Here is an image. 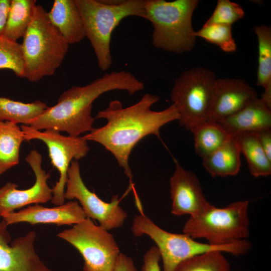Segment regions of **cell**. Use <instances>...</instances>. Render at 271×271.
<instances>
[{"label": "cell", "instance_id": "obj_27", "mask_svg": "<svg viewBox=\"0 0 271 271\" xmlns=\"http://www.w3.org/2000/svg\"><path fill=\"white\" fill-rule=\"evenodd\" d=\"M0 69H8L25 78V63L21 44L0 36Z\"/></svg>", "mask_w": 271, "mask_h": 271}, {"label": "cell", "instance_id": "obj_23", "mask_svg": "<svg viewBox=\"0 0 271 271\" xmlns=\"http://www.w3.org/2000/svg\"><path fill=\"white\" fill-rule=\"evenodd\" d=\"M193 133L196 154L202 159L211 155L231 137L218 123L206 120L193 126Z\"/></svg>", "mask_w": 271, "mask_h": 271}, {"label": "cell", "instance_id": "obj_33", "mask_svg": "<svg viewBox=\"0 0 271 271\" xmlns=\"http://www.w3.org/2000/svg\"><path fill=\"white\" fill-rule=\"evenodd\" d=\"M10 4L11 0H0V36L5 30Z\"/></svg>", "mask_w": 271, "mask_h": 271}, {"label": "cell", "instance_id": "obj_28", "mask_svg": "<svg viewBox=\"0 0 271 271\" xmlns=\"http://www.w3.org/2000/svg\"><path fill=\"white\" fill-rule=\"evenodd\" d=\"M195 36L216 45L224 52L230 53L235 52L236 50V44L232 37L231 25H203L201 29L195 32Z\"/></svg>", "mask_w": 271, "mask_h": 271}, {"label": "cell", "instance_id": "obj_14", "mask_svg": "<svg viewBox=\"0 0 271 271\" xmlns=\"http://www.w3.org/2000/svg\"><path fill=\"white\" fill-rule=\"evenodd\" d=\"M257 97L255 90L244 79L216 78L207 120L218 122L235 113Z\"/></svg>", "mask_w": 271, "mask_h": 271}, {"label": "cell", "instance_id": "obj_12", "mask_svg": "<svg viewBox=\"0 0 271 271\" xmlns=\"http://www.w3.org/2000/svg\"><path fill=\"white\" fill-rule=\"evenodd\" d=\"M32 169L36 181L30 188L17 189L18 185L8 182L0 188V217L25 206L45 203L51 200L52 189L48 185L50 175L42 168V157L36 150H32L25 158Z\"/></svg>", "mask_w": 271, "mask_h": 271}, {"label": "cell", "instance_id": "obj_7", "mask_svg": "<svg viewBox=\"0 0 271 271\" xmlns=\"http://www.w3.org/2000/svg\"><path fill=\"white\" fill-rule=\"evenodd\" d=\"M131 231L136 236L147 235L155 242L160 253L163 271H173L182 261L207 251L220 250L240 256L247 253L251 248V243L247 240L222 246L200 242L185 233L164 230L144 213L134 217Z\"/></svg>", "mask_w": 271, "mask_h": 271}, {"label": "cell", "instance_id": "obj_18", "mask_svg": "<svg viewBox=\"0 0 271 271\" xmlns=\"http://www.w3.org/2000/svg\"><path fill=\"white\" fill-rule=\"evenodd\" d=\"M47 15L69 44L80 43L86 37L83 20L75 0H55Z\"/></svg>", "mask_w": 271, "mask_h": 271}, {"label": "cell", "instance_id": "obj_8", "mask_svg": "<svg viewBox=\"0 0 271 271\" xmlns=\"http://www.w3.org/2000/svg\"><path fill=\"white\" fill-rule=\"evenodd\" d=\"M216 79L213 71L200 67L183 71L175 80L171 99L178 110L179 124L187 130L207 120Z\"/></svg>", "mask_w": 271, "mask_h": 271}, {"label": "cell", "instance_id": "obj_17", "mask_svg": "<svg viewBox=\"0 0 271 271\" xmlns=\"http://www.w3.org/2000/svg\"><path fill=\"white\" fill-rule=\"evenodd\" d=\"M217 123L231 135L271 128V109L257 97L235 113Z\"/></svg>", "mask_w": 271, "mask_h": 271}, {"label": "cell", "instance_id": "obj_15", "mask_svg": "<svg viewBox=\"0 0 271 271\" xmlns=\"http://www.w3.org/2000/svg\"><path fill=\"white\" fill-rule=\"evenodd\" d=\"M174 161L175 169L170 179L171 213L176 216L197 214L210 203L196 175L185 169L175 158Z\"/></svg>", "mask_w": 271, "mask_h": 271}, {"label": "cell", "instance_id": "obj_22", "mask_svg": "<svg viewBox=\"0 0 271 271\" xmlns=\"http://www.w3.org/2000/svg\"><path fill=\"white\" fill-rule=\"evenodd\" d=\"M240 152L245 157L250 173L254 177H265L271 174V160L262 149L257 138L252 132L232 135Z\"/></svg>", "mask_w": 271, "mask_h": 271}, {"label": "cell", "instance_id": "obj_3", "mask_svg": "<svg viewBox=\"0 0 271 271\" xmlns=\"http://www.w3.org/2000/svg\"><path fill=\"white\" fill-rule=\"evenodd\" d=\"M83 20L86 37L95 54L98 67L108 70L112 64L110 41L112 32L129 16L144 19L145 0H75Z\"/></svg>", "mask_w": 271, "mask_h": 271}, {"label": "cell", "instance_id": "obj_32", "mask_svg": "<svg viewBox=\"0 0 271 271\" xmlns=\"http://www.w3.org/2000/svg\"><path fill=\"white\" fill-rule=\"evenodd\" d=\"M113 271H138L132 259L120 252Z\"/></svg>", "mask_w": 271, "mask_h": 271}, {"label": "cell", "instance_id": "obj_29", "mask_svg": "<svg viewBox=\"0 0 271 271\" xmlns=\"http://www.w3.org/2000/svg\"><path fill=\"white\" fill-rule=\"evenodd\" d=\"M242 7L229 0H218L216 8L204 25L221 24L231 25L244 16Z\"/></svg>", "mask_w": 271, "mask_h": 271}, {"label": "cell", "instance_id": "obj_9", "mask_svg": "<svg viewBox=\"0 0 271 271\" xmlns=\"http://www.w3.org/2000/svg\"><path fill=\"white\" fill-rule=\"evenodd\" d=\"M58 236L73 246L84 260V271H113L120 253L108 230L86 217Z\"/></svg>", "mask_w": 271, "mask_h": 271}, {"label": "cell", "instance_id": "obj_24", "mask_svg": "<svg viewBox=\"0 0 271 271\" xmlns=\"http://www.w3.org/2000/svg\"><path fill=\"white\" fill-rule=\"evenodd\" d=\"M37 5L35 0H11L3 36L14 41L23 37L33 19Z\"/></svg>", "mask_w": 271, "mask_h": 271}, {"label": "cell", "instance_id": "obj_4", "mask_svg": "<svg viewBox=\"0 0 271 271\" xmlns=\"http://www.w3.org/2000/svg\"><path fill=\"white\" fill-rule=\"evenodd\" d=\"M198 3V0H145L144 19L153 27V46L178 54L191 50L197 38L192 19Z\"/></svg>", "mask_w": 271, "mask_h": 271}, {"label": "cell", "instance_id": "obj_11", "mask_svg": "<svg viewBox=\"0 0 271 271\" xmlns=\"http://www.w3.org/2000/svg\"><path fill=\"white\" fill-rule=\"evenodd\" d=\"M65 187V200H78L86 217L97 220L103 228L109 231L124 223L127 213L120 205L118 196H113L110 202H106L90 191L82 179L77 161L73 160L70 164Z\"/></svg>", "mask_w": 271, "mask_h": 271}, {"label": "cell", "instance_id": "obj_6", "mask_svg": "<svg viewBox=\"0 0 271 271\" xmlns=\"http://www.w3.org/2000/svg\"><path fill=\"white\" fill-rule=\"evenodd\" d=\"M249 201L240 200L223 208L210 204L189 216L183 232L193 239L204 238L215 246L230 244L249 236Z\"/></svg>", "mask_w": 271, "mask_h": 271}, {"label": "cell", "instance_id": "obj_13", "mask_svg": "<svg viewBox=\"0 0 271 271\" xmlns=\"http://www.w3.org/2000/svg\"><path fill=\"white\" fill-rule=\"evenodd\" d=\"M8 226L4 219L0 222V271H51L36 252L35 231H29L10 244Z\"/></svg>", "mask_w": 271, "mask_h": 271}, {"label": "cell", "instance_id": "obj_25", "mask_svg": "<svg viewBox=\"0 0 271 271\" xmlns=\"http://www.w3.org/2000/svg\"><path fill=\"white\" fill-rule=\"evenodd\" d=\"M40 100L24 103L0 97V121H8L29 125L48 107Z\"/></svg>", "mask_w": 271, "mask_h": 271}, {"label": "cell", "instance_id": "obj_16", "mask_svg": "<svg viewBox=\"0 0 271 271\" xmlns=\"http://www.w3.org/2000/svg\"><path fill=\"white\" fill-rule=\"evenodd\" d=\"M8 225L20 222H27L31 225L54 224L58 226L74 225L86 218L79 202L69 201L52 208L40 205H29L17 212H12L2 217Z\"/></svg>", "mask_w": 271, "mask_h": 271}, {"label": "cell", "instance_id": "obj_5", "mask_svg": "<svg viewBox=\"0 0 271 271\" xmlns=\"http://www.w3.org/2000/svg\"><path fill=\"white\" fill-rule=\"evenodd\" d=\"M21 45L25 78L35 82L55 73L63 62L69 44L51 24L44 8L37 5Z\"/></svg>", "mask_w": 271, "mask_h": 271}, {"label": "cell", "instance_id": "obj_20", "mask_svg": "<svg viewBox=\"0 0 271 271\" xmlns=\"http://www.w3.org/2000/svg\"><path fill=\"white\" fill-rule=\"evenodd\" d=\"M258 41L256 85L263 87L260 99L271 109V28L261 25L254 27Z\"/></svg>", "mask_w": 271, "mask_h": 271}, {"label": "cell", "instance_id": "obj_31", "mask_svg": "<svg viewBox=\"0 0 271 271\" xmlns=\"http://www.w3.org/2000/svg\"><path fill=\"white\" fill-rule=\"evenodd\" d=\"M252 133L255 134L263 151L271 160V128L263 129Z\"/></svg>", "mask_w": 271, "mask_h": 271}, {"label": "cell", "instance_id": "obj_1", "mask_svg": "<svg viewBox=\"0 0 271 271\" xmlns=\"http://www.w3.org/2000/svg\"><path fill=\"white\" fill-rule=\"evenodd\" d=\"M159 99L157 95L146 93L138 102L127 107H123L118 100H112L95 117L105 119L106 123L83 136L87 141L101 144L110 152L131 182L132 174L128 161L135 146L150 134L160 138V129L163 125L179 119L178 110L173 103L161 111L152 110L151 107Z\"/></svg>", "mask_w": 271, "mask_h": 271}, {"label": "cell", "instance_id": "obj_26", "mask_svg": "<svg viewBox=\"0 0 271 271\" xmlns=\"http://www.w3.org/2000/svg\"><path fill=\"white\" fill-rule=\"evenodd\" d=\"M222 251L211 250L188 258L173 271H230V265Z\"/></svg>", "mask_w": 271, "mask_h": 271}, {"label": "cell", "instance_id": "obj_30", "mask_svg": "<svg viewBox=\"0 0 271 271\" xmlns=\"http://www.w3.org/2000/svg\"><path fill=\"white\" fill-rule=\"evenodd\" d=\"M160 253L156 246L150 248L145 253L143 258L142 271H161Z\"/></svg>", "mask_w": 271, "mask_h": 271}, {"label": "cell", "instance_id": "obj_10", "mask_svg": "<svg viewBox=\"0 0 271 271\" xmlns=\"http://www.w3.org/2000/svg\"><path fill=\"white\" fill-rule=\"evenodd\" d=\"M21 127L25 140H39L47 146L51 164L60 174L59 180L52 188L53 196L51 201L57 206L64 204L70 164L73 159L77 161L86 156L89 151L87 141L81 136H63L55 130L41 131L26 125Z\"/></svg>", "mask_w": 271, "mask_h": 271}, {"label": "cell", "instance_id": "obj_2", "mask_svg": "<svg viewBox=\"0 0 271 271\" xmlns=\"http://www.w3.org/2000/svg\"><path fill=\"white\" fill-rule=\"evenodd\" d=\"M144 88V83L128 71L106 73L85 86H74L64 91L56 104L48 107L28 126L39 130L52 129L78 137L93 129L95 118L91 115L92 103L99 96L115 90L132 95Z\"/></svg>", "mask_w": 271, "mask_h": 271}, {"label": "cell", "instance_id": "obj_21", "mask_svg": "<svg viewBox=\"0 0 271 271\" xmlns=\"http://www.w3.org/2000/svg\"><path fill=\"white\" fill-rule=\"evenodd\" d=\"M24 140L18 123L0 121V176L19 164L20 149Z\"/></svg>", "mask_w": 271, "mask_h": 271}, {"label": "cell", "instance_id": "obj_19", "mask_svg": "<svg viewBox=\"0 0 271 271\" xmlns=\"http://www.w3.org/2000/svg\"><path fill=\"white\" fill-rule=\"evenodd\" d=\"M240 153L232 135L220 148L203 159V165L213 177L234 176L240 170Z\"/></svg>", "mask_w": 271, "mask_h": 271}]
</instances>
